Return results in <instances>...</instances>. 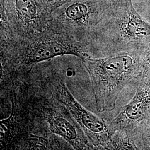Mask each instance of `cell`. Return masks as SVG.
<instances>
[{"label":"cell","mask_w":150,"mask_h":150,"mask_svg":"<svg viewBox=\"0 0 150 150\" xmlns=\"http://www.w3.org/2000/svg\"><path fill=\"white\" fill-rule=\"evenodd\" d=\"M84 43L48 25L42 31L26 34L1 32V59L11 62L16 71L29 70L34 65L62 55L83 59L90 56Z\"/></svg>","instance_id":"cell-1"},{"label":"cell","mask_w":150,"mask_h":150,"mask_svg":"<svg viewBox=\"0 0 150 150\" xmlns=\"http://www.w3.org/2000/svg\"><path fill=\"white\" fill-rule=\"evenodd\" d=\"M111 6L108 0H69L51 12L48 25L90 50L93 31Z\"/></svg>","instance_id":"cell-2"},{"label":"cell","mask_w":150,"mask_h":150,"mask_svg":"<svg viewBox=\"0 0 150 150\" xmlns=\"http://www.w3.org/2000/svg\"><path fill=\"white\" fill-rule=\"evenodd\" d=\"M82 61L90 76L98 108H108L113 90L131 68L132 59L127 54L100 59L88 56Z\"/></svg>","instance_id":"cell-3"},{"label":"cell","mask_w":150,"mask_h":150,"mask_svg":"<svg viewBox=\"0 0 150 150\" xmlns=\"http://www.w3.org/2000/svg\"><path fill=\"white\" fill-rule=\"evenodd\" d=\"M1 32L26 34L42 31L50 14L37 0H0Z\"/></svg>","instance_id":"cell-4"},{"label":"cell","mask_w":150,"mask_h":150,"mask_svg":"<svg viewBox=\"0 0 150 150\" xmlns=\"http://www.w3.org/2000/svg\"><path fill=\"white\" fill-rule=\"evenodd\" d=\"M57 100L47 108H44L43 115L51 132L66 141L74 149H86L88 139L83 130L68 110Z\"/></svg>","instance_id":"cell-5"},{"label":"cell","mask_w":150,"mask_h":150,"mask_svg":"<svg viewBox=\"0 0 150 150\" xmlns=\"http://www.w3.org/2000/svg\"><path fill=\"white\" fill-rule=\"evenodd\" d=\"M56 98L68 110L87 138L95 143L106 130V125L102 120L81 105L62 80H59L56 86Z\"/></svg>","instance_id":"cell-6"},{"label":"cell","mask_w":150,"mask_h":150,"mask_svg":"<svg viewBox=\"0 0 150 150\" xmlns=\"http://www.w3.org/2000/svg\"><path fill=\"white\" fill-rule=\"evenodd\" d=\"M146 103L145 96L140 93L127 105L125 111V116L132 120L139 118L145 111Z\"/></svg>","instance_id":"cell-7"},{"label":"cell","mask_w":150,"mask_h":150,"mask_svg":"<svg viewBox=\"0 0 150 150\" xmlns=\"http://www.w3.org/2000/svg\"><path fill=\"white\" fill-rule=\"evenodd\" d=\"M40 6L50 14L51 12L69 0H37Z\"/></svg>","instance_id":"cell-8"},{"label":"cell","mask_w":150,"mask_h":150,"mask_svg":"<svg viewBox=\"0 0 150 150\" xmlns=\"http://www.w3.org/2000/svg\"><path fill=\"white\" fill-rule=\"evenodd\" d=\"M110 2L111 4V5H117L121 4L127 3L131 0H108Z\"/></svg>","instance_id":"cell-9"},{"label":"cell","mask_w":150,"mask_h":150,"mask_svg":"<svg viewBox=\"0 0 150 150\" xmlns=\"http://www.w3.org/2000/svg\"><path fill=\"white\" fill-rule=\"evenodd\" d=\"M149 60H150V59H149Z\"/></svg>","instance_id":"cell-10"}]
</instances>
